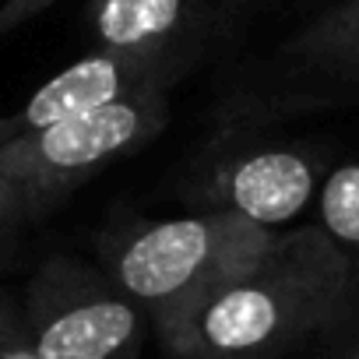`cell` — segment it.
Wrapping results in <instances>:
<instances>
[{
	"label": "cell",
	"instance_id": "cell-1",
	"mask_svg": "<svg viewBox=\"0 0 359 359\" xmlns=\"http://www.w3.org/2000/svg\"><path fill=\"white\" fill-rule=\"evenodd\" d=\"M348 296L352 261L320 226H299L278 233L254 271L155 334L172 359H278L341 320Z\"/></svg>",
	"mask_w": 359,
	"mask_h": 359
},
{
	"label": "cell",
	"instance_id": "cell-2",
	"mask_svg": "<svg viewBox=\"0 0 359 359\" xmlns=\"http://www.w3.org/2000/svg\"><path fill=\"white\" fill-rule=\"evenodd\" d=\"M278 229L212 208L191 219L141 222L106 250V275L144 310L155 331L184 317L212 292L254 271Z\"/></svg>",
	"mask_w": 359,
	"mask_h": 359
},
{
	"label": "cell",
	"instance_id": "cell-3",
	"mask_svg": "<svg viewBox=\"0 0 359 359\" xmlns=\"http://www.w3.org/2000/svg\"><path fill=\"white\" fill-rule=\"evenodd\" d=\"M169 123L165 88L64 116L39 130H22L0 144V172L18 187L32 222L50 215L88 176L120 155L148 144Z\"/></svg>",
	"mask_w": 359,
	"mask_h": 359
},
{
	"label": "cell",
	"instance_id": "cell-4",
	"mask_svg": "<svg viewBox=\"0 0 359 359\" xmlns=\"http://www.w3.org/2000/svg\"><path fill=\"white\" fill-rule=\"evenodd\" d=\"M36 359H141L144 310L99 268L53 254L22 303Z\"/></svg>",
	"mask_w": 359,
	"mask_h": 359
},
{
	"label": "cell",
	"instance_id": "cell-5",
	"mask_svg": "<svg viewBox=\"0 0 359 359\" xmlns=\"http://www.w3.org/2000/svg\"><path fill=\"white\" fill-rule=\"evenodd\" d=\"M317 172V155L306 148H250L208 169L198 201L275 229L306 208Z\"/></svg>",
	"mask_w": 359,
	"mask_h": 359
},
{
	"label": "cell",
	"instance_id": "cell-6",
	"mask_svg": "<svg viewBox=\"0 0 359 359\" xmlns=\"http://www.w3.org/2000/svg\"><path fill=\"white\" fill-rule=\"evenodd\" d=\"M176 78V57L162 53H127L99 46L95 53L81 57L57 78L36 88V95L15 113L22 130L50 127L64 116L88 113L130 95H141L148 88H165Z\"/></svg>",
	"mask_w": 359,
	"mask_h": 359
},
{
	"label": "cell",
	"instance_id": "cell-7",
	"mask_svg": "<svg viewBox=\"0 0 359 359\" xmlns=\"http://www.w3.org/2000/svg\"><path fill=\"white\" fill-rule=\"evenodd\" d=\"M198 0H92L99 46L127 53H162L180 60V39L194 29Z\"/></svg>",
	"mask_w": 359,
	"mask_h": 359
},
{
	"label": "cell",
	"instance_id": "cell-8",
	"mask_svg": "<svg viewBox=\"0 0 359 359\" xmlns=\"http://www.w3.org/2000/svg\"><path fill=\"white\" fill-rule=\"evenodd\" d=\"M289 53L324 71L359 74V0H341L310 22L289 43Z\"/></svg>",
	"mask_w": 359,
	"mask_h": 359
},
{
	"label": "cell",
	"instance_id": "cell-9",
	"mask_svg": "<svg viewBox=\"0 0 359 359\" xmlns=\"http://www.w3.org/2000/svg\"><path fill=\"white\" fill-rule=\"evenodd\" d=\"M320 229L348 261L359 254V162H345L324 180Z\"/></svg>",
	"mask_w": 359,
	"mask_h": 359
},
{
	"label": "cell",
	"instance_id": "cell-10",
	"mask_svg": "<svg viewBox=\"0 0 359 359\" xmlns=\"http://www.w3.org/2000/svg\"><path fill=\"white\" fill-rule=\"evenodd\" d=\"M0 359H36L22 306L0 289Z\"/></svg>",
	"mask_w": 359,
	"mask_h": 359
},
{
	"label": "cell",
	"instance_id": "cell-11",
	"mask_svg": "<svg viewBox=\"0 0 359 359\" xmlns=\"http://www.w3.org/2000/svg\"><path fill=\"white\" fill-rule=\"evenodd\" d=\"M29 226H36V222H32V215H29V208H25V198L18 194V187L11 184V180L0 172V257L11 254L15 240H18Z\"/></svg>",
	"mask_w": 359,
	"mask_h": 359
},
{
	"label": "cell",
	"instance_id": "cell-12",
	"mask_svg": "<svg viewBox=\"0 0 359 359\" xmlns=\"http://www.w3.org/2000/svg\"><path fill=\"white\" fill-rule=\"evenodd\" d=\"M50 4H57V0H0V36L22 29L25 22L43 15Z\"/></svg>",
	"mask_w": 359,
	"mask_h": 359
},
{
	"label": "cell",
	"instance_id": "cell-13",
	"mask_svg": "<svg viewBox=\"0 0 359 359\" xmlns=\"http://www.w3.org/2000/svg\"><path fill=\"white\" fill-rule=\"evenodd\" d=\"M22 134V123H18V116L11 113V116H0V144H8L11 137H18Z\"/></svg>",
	"mask_w": 359,
	"mask_h": 359
},
{
	"label": "cell",
	"instance_id": "cell-14",
	"mask_svg": "<svg viewBox=\"0 0 359 359\" xmlns=\"http://www.w3.org/2000/svg\"><path fill=\"white\" fill-rule=\"evenodd\" d=\"M341 359H359V341H355V345H352V348H348V352H345Z\"/></svg>",
	"mask_w": 359,
	"mask_h": 359
}]
</instances>
